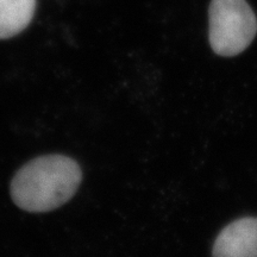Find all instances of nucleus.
<instances>
[{
    "label": "nucleus",
    "instance_id": "f257e3e1",
    "mask_svg": "<svg viewBox=\"0 0 257 257\" xmlns=\"http://www.w3.org/2000/svg\"><path fill=\"white\" fill-rule=\"evenodd\" d=\"M81 180V168L75 160L64 155H44L29 161L16 173L10 194L21 210L44 213L68 202Z\"/></svg>",
    "mask_w": 257,
    "mask_h": 257
},
{
    "label": "nucleus",
    "instance_id": "f03ea898",
    "mask_svg": "<svg viewBox=\"0 0 257 257\" xmlns=\"http://www.w3.org/2000/svg\"><path fill=\"white\" fill-rule=\"evenodd\" d=\"M208 18V38L217 55H238L257 34L256 16L245 0H212Z\"/></svg>",
    "mask_w": 257,
    "mask_h": 257
},
{
    "label": "nucleus",
    "instance_id": "7ed1b4c3",
    "mask_svg": "<svg viewBox=\"0 0 257 257\" xmlns=\"http://www.w3.org/2000/svg\"><path fill=\"white\" fill-rule=\"evenodd\" d=\"M213 257H257V218L234 220L214 242Z\"/></svg>",
    "mask_w": 257,
    "mask_h": 257
},
{
    "label": "nucleus",
    "instance_id": "20e7f679",
    "mask_svg": "<svg viewBox=\"0 0 257 257\" xmlns=\"http://www.w3.org/2000/svg\"><path fill=\"white\" fill-rule=\"evenodd\" d=\"M36 0H0V40L17 36L29 27Z\"/></svg>",
    "mask_w": 257,
    "mask_h": 257
}]
</instances>
